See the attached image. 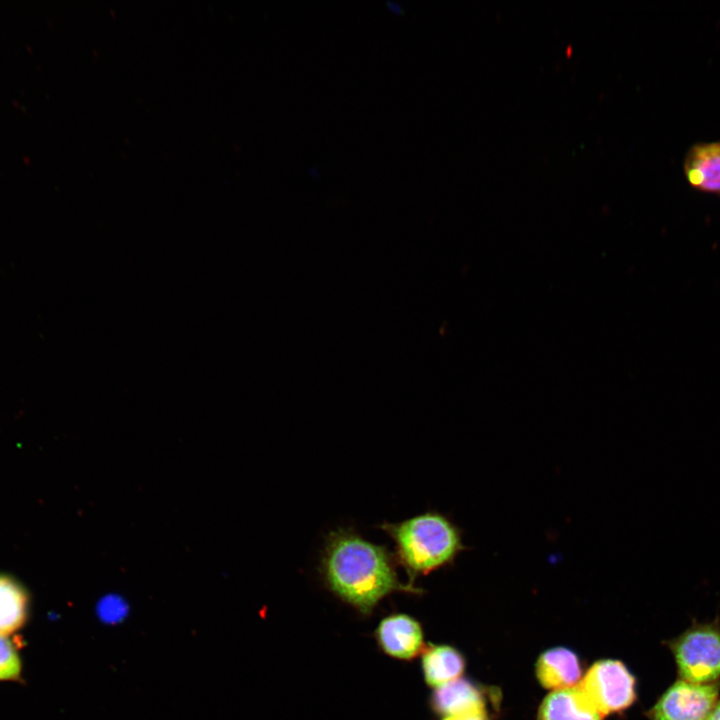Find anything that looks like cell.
Listing matches in <instances>:
<instances>
[{
  "label": "cell",
  "instance_id": "cell-2",
  "mask_svg": "<svg viewBox=\"0 0 720 720\" xmlns=\"http://www.w3.org/2000/svg\"><path fill=\"white\" fill-rule=\"evenodd\" d=\"M379 527L394 541L395 559L406 570L412 586L417 577L452 563L464 549L458 528L438 512Z\"/></svg>",
  "mask_w": 720,
  "mask_h": 720
},
{
  "label": "cell",
  "instance_id": "cell-3",
  "mask_svg": "<svg viewBox=\"0 0 720 720\" xmlns=\"http://www.w3.org/2000/svg\"><path fill=\"white\" fill-rule=\"evenodd\" d=\"M671 651L680 679L694 683L720 680V618L693 620L676 637L663 641Z\"/></svg>",
  "mask_w": 720,
  "mask_h": 720
},
{
  "label": "cell",
  "instance_id": "cell-9",
  "mask_svg": "<svg viewBox=\"0 0 720 720\" xmlns=\"http://www.w3.org/2000/svg\"><path fill=\"white\" fill-rule=\"evenodd\" d=\"M421 669L427 685L437 688L462 676L465 659L456 648L429 644L421 653Z\"/></svg>",
  "mask_w": 720,
  "mask_h": 720
},
{
  "label": "cell",
  "instance_id": "cell-11",
  "mask_svg": "<svg viewBox=\"0 0 720 720\" xmlns=\"http://www.w3.org/2000/svg\"><path fill=\"white\" fill-rule=\"evenodd\" d=\"M432 711L442 717L484 705L480 688L466 678H458L434 689L429 700Z\"/></svg>",
  "mask_w": 720,
  "mask_h": 720
},
{
  "label": "cell",
  "instance_id": "cell-13",
  "mask_svg": "<svg viewBox=\"0 0 720 720\" xmlns=\"http://www.w3.org/2000/svg\"><path fill=\"white\" fill-rule=\"evenodd\" d=\"M95 613L101 623L108 626L119 625L130 614L128 600L117 592L103 594L95 605Z\"/></svg>",
  "mask_w": 720,
  "mask_h": 720
},
{
  "label": "cell",
  "instance_id": "cell-4",
  "mask_svg": "<svg viewBox=\"0 0 720 720\" xmlns=\"http://www.w3.org/2000/svg\"><path fill=\"white\" fill-rule=\"evenodd\" d=\"M636 678L621 661L604 659L595 662L577 687L588 703L606 716L626 710L637 699Z\"/></svg>",
  "mask_w": 720,
  "mask_h": 720
},
{
  "label": "cell",
  "instance_id": "cell-15",
  "mask_svg": "<svg viewBox=\"0 0 720 720\" xmlns=\"http://www.w3.org/2000/svg\"><path fill=\"white\" fill-rule=\"evenodd\" d=\"M442 720H489V718L484 704L443 717Z\"/></svg>",
  "mask_w": 720,
  "mask_h": 720
},
{
  "label": "cell",
  "instance_id": "cell-12",
  "mask_svg": "<svg viewBox=\"0 0 720 720\" xmlns=\"http://www.w3.org/2000/svg\"><path fill=\"white\" fill-rule=\"evenodd\" d=\"M27 596L13 579L0 576V634L19 629L27 616Z\"/></svg>",
  "mask_w": 720,
  "mask_h": 720
},
{
  "label": "cell",
  "instance_id": "cell-8",
  "mask_svg": "<svg viewBox=\"0 0 720 720\" xmlns=\"http://www.w3.org/2000/svg\"><path fill=\"white\" fill-rule=\"evenodd\" d=\"M536 677L544 688L553 691L575 687L582 677L580 660L568 648L548 649L537 659Z\"/></svg>",
  "mask_w": 720,
  "mask_h": 720
},
{
  "label": "cell",
  "instance_id": "cell-6",
  "mask_svg": "<svg viewBox=\"0 0 720 720\" xmlns=\"http://www.w3.org/2000/svg\"><path fill=\"white\" fill-rule=\"evenodd\" d=\"M375 638L386 655L398 660H411L421 654L425 647L420 622L404 613L383 618L375 630Z\"/></svg>",
  "mask_w": 720,
  "mask_h": 720
},
{
  "label": "cell",
  "instance_id": "cell-7",
  "mask_svg": "<svg viewBox=\"0 0 720 720\" xmlns=\"http://www.w3.org/2000/svg\"><path fill=\"white\" fill-rule=\"evenodd\" d=\"M683 172L693 188L720 196V140L691 146L684 158Z\"/></svg>",
  "mask_w": 720,
  "mask_h": 720
},
{
  "label": "cell",
  "instance_id": "cell-5",
  "mask_svg": "<svg viewBox=\"0 0 720 720\" xmlns=\"http://www.w3.org/2000/svg\"><path fill=\"white\" fill-rule=\"evenodd\" d=\"M720 695V680L694 683L677 678L646 711L649 720H707Z\"/></svg>",
  "mask_w": 720,
  "mask_h": 720
},
{
  "label": "cell",
  "instance_id": "cell-10",
  "mask_svg": "<svg viewBox=\"0 0 720 720\" xmlns=\"http://www.w3.org/2000/svg\"><path fill=\"white\" fill-rule=\"evenodd\" d=\"M577 686L552 691L542 702L538 720H602Z\"/></svg>",
  "mask_w": 720,
  "mask_h": 720
},
{
  "label": "cell",
  "instance_id": "cell-14",
  "mask_svg": "<svg viewBox=\"0 0 720 720\" xmlns=\"http://www.w3.org/2000/svg\"><path fill=\"white\" fill-rule=\"evenodd\" d=\"M20 672L21 663L13 644L0 634V680H14Z\"/></svg>",
  "mask_w": 720,
  "mask_h": 720
},
{
  "label": "cell",
  "instance_id": "cell-1",
  "mask_svg": "<svg viewBox=\"0 0 720 720\" xmlns=\"http://www.w3.org/2000/svg\"><path fill=\"white\" fill-rule=\"evenodd\" d=\"M320 574L327 588L363 615H369L389 594L400 591L421 594L401 583L394 556L351 529H338L327 537L321 556Z\"/></svg>",
  "mask_w": 720,
  "mask_h": 720
},
{
  "label": "cell",
  "instance_id": "cell-16",
  "mask_svg": "<svg viewBox=\"0 0 720 720\" xmlns=\"http://www.w3.org/2000/svg\"><path fill=\"white\" fill-rule=\"evenodd\" d=\"M707 720H720V697L714 705Z\"/></svg>",
  "mask_w": 720,
  "mask_h": 720
}]
</instances>
